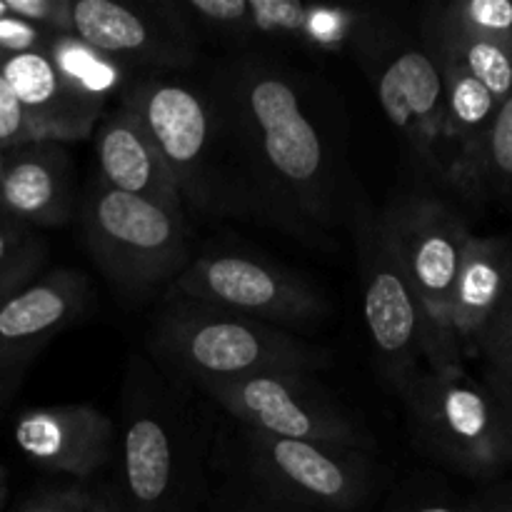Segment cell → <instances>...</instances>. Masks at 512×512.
Listing matches in <instances>:
<instances>
[{"label":"cell","mask_w":512,"mask_h":512,"mask_svg":"<svg viewBox=\"0 0 512 512\" xmlns=\"http://www.w3.org/2000/svg\"><path fill=\"white\" fill-rule=\"evenodd\" d=\"M240 428L268 438L315 440L373 450L365 425L338 403L313 373H263L240 380L200 383Z\"/></svg>","instance_id":"obj_8"},{"label":"cell","mask_w":512,"mask_h":512,"mask_svg":"<svg viewBox=\"0 0 512 512\" xmlns=\"http://www.w3.org/2000/svg\"><path fill=\"white\" fill-rule=\"evenodd\" d=\"M168 298L243 315L273 328H305L330 313L325 295L280 265L248 255H203L170 283Z\"/></svg>","instance_id":"obj_10"},{"label":"cell","mask_w":512,"mask_h":512,"mask_svg":"<svg viewBox=\"0 0 512 512\" xmlns=\"http://www.w3.org/2000/svg\"><path fill=\"white\" fill-rule=\"evenodd\" d=\"M123 105L150 135L185 205L208 213L233 210L223 165V133L208 95L183 80L148 78L125 93Z\"/></svg>","instance_id":"obj_6"},{"label":"cell","mask_w":512,"mask_h":512,"mask_svg":"<svg viewBox=\"0 0 512 512\" xmlns=\"http://www.w3.org/2000/svg\"><path fill=\"white\" fill-rule=\"evenodd\" d=\"M13 18L25 20L48 33H73L70 0H5Z\"/></svg>","instance_id":"obj_27"},{"label":"cell","mask_w":512,"mask_h":512,"mask_svg":"<svg viewBox=\"0 0 512 512\" xmlns=\"http://www.w3.org/2000/svg\"><path fill=\"white\" fill-rule=\"evenodd\" d=\"M500 313H510L512 315V258H510V293H508V303H505V308L500 310Z\"/></svg>","instance_id":"obj_37"},{"label":"cell","mask_w":512,"mask_h":512,"mask_svg":"<svg viewBox=\"0 0 512 512\" xmlns=\"http://www.w3.org/2000/svg\"><path fill=\"white\" fill-rule=\"evenodd\" d=\"M0 73L18 98L35 140L63 145L93 135L105 103L60 73L48 50L0 55Z\"/></svg>","instance_id":"obj_15"},{"label":"cell","mask_w":512,"mask_h":512,"mask_svg":"<svg viewBox=\"0 0 512 512\" xmlns=\"http://www.w3.org/2000/svg\"><path fill=\"white\" fill-rule=\"evenodd\" d=\"M478 512H512V500H500V503L485 505V508H478Z\"/></svg>","instance_id":"obj_36"},{"label":"cell","mask_w":512,"mask_h":512,"mask_svg":"<svg viewBox=\"0 0 512 512\" xmlns=\"http://www.w3.org/2000/svg\"><path fill=\"white\" fill-rule=\"evenodd\" d=\"M0 208L33 228H60L73 218V173L65 148L30 140L0 163Z\"/></svg>","instance_id":"obj_17"},{"label":"cell","mask_w":512,"mask_h":512,"mask_svg":"<svg viewBox=\"0 0 512 512\" xmlns=\"http://www.w3.org/2000/svg\"><path fill=\"white\" fill-rule=\"evenodd\" d=\"M238 512H318V510L300 508V505L285 503V500L275 498V495H270L268 490H263V488H258V485H255L253 493H248L243 498V503H240Z\"/></svg>","instance_id":"obj_32"},{"label":"cell","mask_w":512,"mask_h":512,"mask_svg":"<svg viewBox=\"0 0 512 512\" xmlns=\"http://www.w3.org/2000/svg\"><path fill=\"white\" fill-rule=\"evenodd\" d=\"M5 500H8V470L0 465V512L5 508Z\"/></svg>","instance_id":"obj_34"},{"label":"cell","mask_w":512,"mask_h":512,"mask_svg":"<svg viewBox=\"0 0 512 512\" xmlns=\"http://www.w3.org/2000/svg\"><path fill=\"white\" fill-rule=\"evenodd\" d=\"M85 245L100 273L130 298L165 288L190 263L185 213L98 183L80 208Z\"/></svg>","instance_id":"obj_3"},{"label":"cell","mask_w":512,"mask_h":512,"mask_svg":"<svg viewBox=\"0 0 512 512\" xmlns=\"http://www.w3.org/2000/svg\"><path fill=\"white\" fill-rule=\"evenodd\" d=\"M45 248L38 238H30L13 258L5 260L0 265V308L8 303L13 295L28 288L35 278H40V268H43Z\"/></svg>","instance_id":"obj_26"},{"label":"cell","mask_w":512,"mask_h":512,"mask_svg":"<svg viewBox=\"0 0 512 512\" xmlns=\"http://www.w3.org/2000/svg\"><path fill=\"white\" fill-rule=\"evenodd\" d=\"M475 348L485 355V363H488V385L512 408V315L500 313Z\"/></svg>","instance_id":"obj_24"},{"label":"cell","mask_w":512,"mask_h":512,"mask_svg":"<svg viewBox=\"0 0 512 512\" xmlns=\"http://www.w3.org/2000/svg\"><path fill=\"white\" fill-rule=\"evenodd\" d=\"M512 245L505 238L470 233L450 298V333L458 348L478 345L510 293Z\"/></svg>","instance_id":"obj_19"},{"label":"cell","mask_w":512,"mask_h":512,"mask_svg":"<svg viewBox=\"0 0 512 512\" xmlns=\"http://www.w3.org/2000/svg\"><path fill=\"white\" fill-rule=\"evenodd\" d=\"M13 440L38 468L90 478L113 458L115 423L93 405H48L20 413Z\"/></svg>","instance_id":"obj_16"},{"label":"cell","mask_w":512,"mask_h":512,"mask_svg":"<svg viewBox=\"0 0 512 512\" xmlns=\"http://www.w3.org/2000/svg\"><path fill=\"white\" fill-rule=\"evenodd\" d=\"M410 512H478V510H460V508H450V505H423V508H415Z\"/></svg>","instance_id":"obj_35"},{"label":"cell","mask_w":512,"mask_h":512,"mask_svg":"<svg viewBox=\"0 0 512 512\" xmlns=\"http://www.w3.org/2000/svg\"><path fill=\"white\" fill-rule=\"evenodd\" d=\"M8 15V5H5V0H0V18H5Z\"/></svg>","instance_id":"obj_38"},{"label":"cell","mask_w":512,"mask_h":512,"mask_svg":"<svg viewBox=\"0 0 512 512\" xmlns=\"http://www.w3.org/2000/svg\"><path fill=\"white\" fill-rule=\"evenodd\" d=\"M95 150H98L100 183L173 213H185V200L173 173L160 158L158 148L140 120L123 103L100 120Z\"/></svg>","instance_id":"obj_18"},{"label":"cell","mask_w":512,"mask_h":512,"mask_svg":"<svg viewBox=\"0 0 512 512\" xmlns=\"http://www.w3.org/2000/svg\"><path fill=\"white\" fill-rule=\"evenodd\" d=\"M180 13H188L205 28L230 38H248L253 35L250 18V0H188L178 5Z\"/></svg>","instance_id":"obj_25"},{"label":"cell","mask_w":512,"mask_h":512,"mask_svg":"<svg viewBox=\"0 0 512 512\" xmlns=\"http://www.w3.org/2000/svg\"><path fill=\"white\" fill-rule=\"evenodd\" d=\"M45 50L58 65L60 73L78 83L85 93L98 100H108L123 83V63L98 53L73 33H53L45 43Z\"/></svg>","instance_id":"obj_21"},{"label":"cell","mask_w":512,"mask_h":512,"mask_svg":"<svg viewBox=\"0 0 512 512\" xmlns=\"http://www.w3.org/2000/svg\"><path fill=\"white\" fill-rule=\"evenodd\" d=\"M90 305V283L60 268L35 278L0 308V410L13 400L40 350Z\"/></svg>","instance_id":"obj_13"},{"label":"cell","mask_w":512,"mask_h":512,"mask_svg":"<svg viewBox=\"0 0 512 512\" xmlns=\"http://www.w3.org/2000/svg\"><path fill=\"white\" fill-rule=\"evenodd\" d=\"M30 140L35 138L33 133H30L23 108H20L18 98H15L10 85L5 83L3 73H0V163H3L13 150L23 148Z\"/></svg>","instance_id":"obj_28"},{"label":"cell","mask_w":512,"mask_h":512,"mask_svg":"<svg viewBox=\"0 0 512 512\" xmlns=\"http://www.w3.org/2000/svg\"><path fill=\"white\" fill-rule=\"evenodd\" d=\"M75 38L98 53L138 63L188 65L193 33L173 3L125 5L115 0H70Z\"/></svg>","instance_id":"obj_14"},{"label":"cell","mask_w":512,"mask_h":512,"mask_svg":"<svg viewBox=\"0 0 512 512\" xmlns=\"http://www.w3.org/2000/svg\"><path fill=\"white\" fill-rule=\"evenodd\" d=\"M30 238H33V230L28 225L18 223L13 215H8L0 208V265L8 258H13Z\"/></svg>","instance_id":"obj_31"},{"label":"cell","mask_w":512,"mask_h":512,"mask_svg":"<svg viewBox=\"0 0 512 512\" xmlns=\"http://www.w3.org/2000/svg\"><path fill=\"white\" fill-rule=\"evenodd\" d=\"M93 500L95 493L68 485V488L45 490V493L35 495L20 508V512H90Z\"/></svg>","instance_id":"obj_29"},{"label":"cell","mask_w":512,"mask_h":512,"mask_svg":"<svg viewBox=\"0 0 512 512\" xmlns=\"http://www.w3.org/2000/svg\"><path fill=\"white\" fill-rule=\"evenodd\" d=\"M150 345L195 385L263 373L315 375L330 365L328 350L290 330L180 298H170L155 318Z\"/></svg>","instance_id":"obj_2"},{"label":"cell","mask_w":512,"mask_h":512,"mask_svg":"<svg viewBox=\"0 0 512 512\" xmlns=\"http://www.w3.org/2000/svg\"><path fill=\"white\" fill-rule=\"evenodd\" d=\"M360 63L373 80L385 118L403 135L420 163L448 183L450 153L445 133V88L425 43H410L370 20L355 38Z\"/></svg>","instance_id":"obj_7"},{"label":"cell","mask_w":512,"mask_h":512,"mask_svg":"<svg viewBox=\"0 0 512 512\" xmlns=\"http://www.w3.org/2000/svg\"><path fill=\"white\" fill-rule=\"evenodd\" d=\"M358 273L363 285V315L380 370L395 388H403L428 363V370L453 368L443 358L425 310L390 245L383 218L363 198L353 205Z\"/></svg>","instance_id":"obj_5"},{"label":"cell","mask_w":512,"mask_h":512,"mask_svg":"<svg viewBox=\"0 0 512 512\" xmlns=\"http://www.w3.org/2000/svg\"><path fill=\"white\" fill-rule=\"evenodd\" d=\"M420 440L443 463L473 478H493L512 465V423L500 395L470 378L463 365L420 368L400 388Z\"/></svg>","instance_id":"obj_4"},{"label":"cell","mask_w":512,"mask_h":512,"mask_svg":"<svg viewBox=\"0 0 512 512\" xmlns=\"http://www.w3.org/2000/svg\"><path fill=\"white\" fill-rule=\"evenodd\" d=\"M390 245L418 295L443 358L460 363V348L450 333V298L470 228L448 203L430 195H413L380 213Z\"/></svg>","instance_id":"obj_11"},{"label":"cell","mask_w":512,"mask_h":512,"mask_svg":"<svg viewBox=\"0 0 512 512\" xmlns=\"http://www.w3.org/2000/svg\"><path fill=\"white\" fill-rule=\"evenodd\" d=\"M250 478L285 503L350 512L368 503L378 473L368 450L315 440L268 438L240 428Z\"/></svg>","instance_id":"obj_9"},{"label":"cell","mask_w":512,"mask_h":512,"mask_svg":"<svg viewBox=\"0 0 512 512\" xmlns=\"http://www.w3.org/2000/svg\"><path fill=\"white\" fill-rule=\"evenodd\" d=\"M235 155V205L293 233H323L353 215L335 100L315 80L263 58L230 63L213 98Z\"/></svg>","instance_id":"obj_1"},{"label":"cell","mask_w":512,"mask_h":512,"mask_svg":"<svg viewBox=\"0 0 512 512\" xmlns=\"http://www.w3.org/2000/svg\"><path fill=\"white\" fill-rule=\"evenodd\" d=\"M512 198V95L498 105L483 148V190Z\"/></svg>","instance_id":"obj_22"},{"label":"cell","mask_w":512,"mask_h":512,"mask_svg":"<svg viewBox=\"0 0 512 512\" xmlns=\"http://www.w3.org/2000/svg\"><path fill=\"white\" fill-rule=\"evenodd\" d=\"M505 408H508V413H510V423H512V408H510V405H505Z\"/></svg>","instance_id":"obj_39"},{"label":"cell","mask_w":512,"mask_h":512,"mask_svg":"<svg viewBox=\"0 0 512 512\" xmlns=\"http://www.w3.org/2000/svg\"><path fill=\"white\" fill-rule=\"evenodd\" d=\"M423 38L430 53L450 58L468 70L478 83L488 88L498 105L512 95V48L508 45L463 28L443 8L425 20Z\"/></svg>","instance_id":"obj_20"},{"label":"cell","mask_w":512,"mask_h":512,"mask_svg":"<svg viewBox=\"0 0 512 512\" xmlns=\"http://www.w3.org/2000/svg\"><path fill=\"white\" fill-rule=\"evenodd\" d=\"M443 10L463 28L512 48V0H458Z\"/></svg>","instance_id":"obj_23"},{"label":"cell","mask_w":512,"mask_h":512,"mask_svg":"<svg viewBox=\"0 0 512 512\" xmlns=\"http://www.w3.org/2000/svg\"><path fill=\"white\" fill-rule=\"evenodd\" d=\"M90 512H125L123 505H120L118 495L110 493V490H100V493H95V500H93V508Z\"/></svg>","instance_id":"obj_33"},{"label":"cell","mask_w":512,"mask_h":512,"mask_svg":"<svg viewBox=\"0 0 512 512\" xmlns=\"http://www.w3.org/2000/svg\"><path fill=\"white\" fill-rule=\"evenodd\" d=\"M53 33L40 30L35 25L25 23V20L5 15L0 18V55H15V53H28V50L45 48L48 38Z\"/></svg>","instance_id":"obj_30"},{"label":"cell","mask_w":512,"mask_h":512,"mask_svg":"<svg viewBox=\"0 0 512 512\" xmlns=\"http://www.w3.org/2000/svg\"><path fill=\"white\" fill-rule=\"evenodd\" d=\"M195 470V440L168 410L135 408L120 435L125 512H173Z\"/></svg>","instance_id":"obj_12"}]
</instances>
